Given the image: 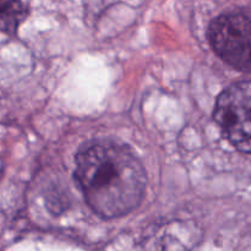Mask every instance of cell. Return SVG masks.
I'll use <instances>...</instances> for the list:
<instances>
[{"mask_svg":"<svg viewBox=\"0 0 251 251\" xmlns=\"http://www.w3.org/2000/svg\"><path fill=\"white\" fill-rule=\"evenodd\" d=\"M75 162V178L83 198L102 218L127 215L144 199L146 173L127 147L112 141L93 142L80 150Z\"/></svg>","mask_w":251,"mask_h":251,"instance_id":"obj_1","label":"cell"},{"mask_svg":"<svg viewBox=\"0 0 251 251\" xmlns=\"http://www.w3.org/2000/svg\"><path fill=\"white\" fill-rule=\"evenodd\" d=\"M208 39L221 59L237 70L251 74V11L221 15L211 24Z\"/></svg>","mask_w":251,"mask_h":251,"instance_id":"obj_2","label":"cell"},{"mask_svg":"<svg viewBox=\"0 0 251 251\" xmlns=\"http://www.w3.org/2000/svg\"><path fill=\"white\" fill-rule=\"evenodd\" d=\"M213 117L228 141L251 154V81L226 88L217 98Z\"/></svg>","mask_w":251,"mask_h":251,"instance_id":"obj_3","label":"cell"},{"mask_svg":"<svg viewBox=\"0 0 251 251\" xmlns=\"http://www.w3.org/2000/svg\"><path fill=\"white\" fill-rule=\"evenodd\" d=\"M26 16L22 0H0V29L12 34Z\"/></svg>","mask_w":251,"mask_h":251,"instance_id":"obj_4","label":"cell"}]
</instances>
